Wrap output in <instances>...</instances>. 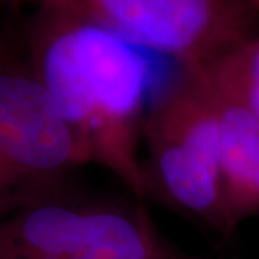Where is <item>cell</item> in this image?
Masks as SVG:
<instances>
[{
    "instance_id": "52a82bcc",
    "label": "cell",
    "mask_w": 259,
    "mask_h": 259,
    "mask_svg": "<svg viewBox=\"0 0 259 259\" xmlns=\"http://www.w3.org/2000/svg\"><path fill=\"white\" fill-rule=\"evenodd\" d=\"M249 2H250V5H252L255 9L259 10V0H249Z\"/></svg>"
},
{
    "instance_id": "5b68a950",
    "label": "cell",
    "mask_w": 259,
    "mask_h": 259,
    "mask_svg": "<svg viewBox=\"0 0 259 259\" xmlns=\"http://www.w3.org/2000/svg\"><path fill=\"white\" fill-rule=\"evenodd\" d=\"M212 98L221 153L223 204L232 229L259 216V118L241 98L193 65Z\"/></svg>"
},
{
    "instance_id": "7a4b0ae2",
    "label": "cell",
    "mask_w": 259,
    "mask_h": 259,
    "mask_svg": "<svg viewBox=\"0 0 259 259\" xmlns=\"http://www.w3.org/2000/svg\"><path fill=\"white\" fill-rule=\"evenodd\" d=\"M156 186L179 209L228 239L233 235L223 204L219 128L212 98L193 66H179L150 100L143 124Z\"/></svg>"
},
{
    "instance_id": "277c9868",
    "label": "cell",
    "mask_w": 259,
    "mask_h": 259,
    "mask_svg": "<svg viewBox=\"0 0 259 259\" xmlns=\"http://www.w3.org/2000/svg\"><path fill=\"white\" fill-rule=\"evenodd\" d=\"M88 164L30 66L0 59V222L59 197L68 175Z\"/></svg>"
},
{
    "instance_id": "3957f363",
    "label": "cell",
    "mask_w": 259,
    "mask_h": 259,
    "mask_svg": "<svg viewBox=\"0 0 259 259\" xmlns=\"http://www.w3.org/2000/svg\"><path fill=\"white\" fill-rule=\"evenodd\" d=\"M12 2L93 23L177 66L206 64L256 35L259 12L249 0Z\"/></svg>"
},
{
    "instance_id": "6da1fadb",
    "label": "cell",
    "mask_w": 259,
    "mask_h": 259,
    "mask_svg": "<svg viewBox=\"0 0 259 259\" xmlns=\"http://www.w3.org/2000/svg\"><path fill=\"white\" fill-rule=\"evenodd\" d=\"M29 66L71 130L88 164L117 177L134 196L151 192L140 158L153 82L151 52L110 30L35 10Z\"/></svg>"
},
{
    "instance_id": "8992f818",
    "label": "cell",
    "mask_w": 259,
    "mask_h": 259,
    "mask_svg": "<svg viewBox=\"0 0 259 259\" xmlns=\"http://www.w3.org/2000/svg\"><path fill=\"white\" fill-rule=\"evenodd\" d=\"M200 66L236 94L259 118V35L245 39Z\"/></svg>"
}]
</instances>
